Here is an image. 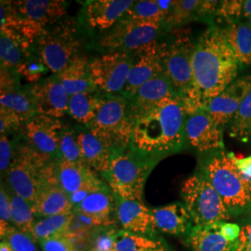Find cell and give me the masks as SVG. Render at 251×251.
<instances>
[{
	"label": "cell",
	"instance_id": "6da1fadb",
	"mask_svg": "<svg viewBox=\"0 0 251 251\" xmlns=\"http://www.w3.org/2000/svg\"><path fill=\"white\" fill-rule=\"evenodd\" d=\"M241 68L222 28L210 26L195 41L193 81L181 102L185 114L196 113L237 78Z\"/></svg>",
	"mask_w": 251,
	"mask_h": 251
},
{
	"label": "cell",
	"instance_id": "7a4b0ae2",
	"mask_svg": "<svg viewBox=\"0 0 251 251\" xmlns=\"http://www.w3.org/2000/svg\"><path fill=\"white\" fill-rule=\"evenodd\" d=\"M185 117L179 97L163 100L137 117L132 147L158 159L180 152L186 142Z\"/></svg>",
	"mask_w": 251,
	"mask_h": 251
},
{
	"label": "cell",
	"instance_id": "3957f363",
	"mask_svg": "<svg viewBox=\"0 0 251 251\" xmlns=\"http://www.w3.org/2000/svg\"><path fill=\"white\" fill-rule=\"evenodd\" d=\"M199 170L232 216L251 213V179L244 176L225 150L204 153Z\"/></svg>",
	"mask_w": 251,
	"mask_h": 251
},
{
	"label": "cell",
	"instance_id": "277c9868",
	"mask_svg": "<svg viewBox=\"0 0 251 251\" xmlns=\"http://www.w3.org/2000/svg\"><path fill=\"white\" fill-rule=\"evenodd\" d=\"M159 160L136 150L131 144L117 151L104 175L109 188L119 199L143 201L146 179Z\"/></svg>",
	"mask_w": 251,
	"mask_h": 251
},
{
	"label": "cell",
	"instance_id": "5b68a950",
	"mask_svg": "<svg viewBox=\"0 0 251 251\" xmlns=\"http://www.w3.org/2000/svg\"><path fill=\"white\" fill-rule=\"evenodd\" d=\"M82 44L75 23L61 20L45 28L33 47L48 70L58 75L81 55Z\"/></svg>",
	"mask_w": 251,
	"mask_h": 251
},
{
	"label": "cell",
	"instance_id": "8992f818",
	"mask_svg": "<svg viewBox=\"0 0 251 251\" xmlns=\"http://www.w3.org/2000/svg\"><path fill=\"white\" fill-rule=\"evenodd\" d=\"M180 195L196 226L226 223L231 218L223 199L199 171L182 182Z\"/></svg>",
	"mask_w": 251,
	"mask_h": 251
},
{
	"label": "cell",
	"instance_id": "52a82bcc",
	"mask_svg": "<svg viewBox=\"0 0 251 251\" xmlns=\"http://www.w3.org/2000/svg\"><path fill=\"white\" fill-rule=\"evenodd\" d=\"M135 124L136 118L128 100L107 96L97 117L87 127L117 152L131 144Z\"/></svg>",
	"mask_w": 251,
	"mask_h": 251
},
{
	"label": "cell",
	"instance_id": "ba28073f",
	"mask_svg": "<svg viewBox=\"0 0 251 251\" xmlns=\"http://www.w3.org/2000/svg\"><path fill=\"white\" fill-rule=\"evenodd\" d=\"M194 48L195 41L188 32L177 29L168 42L160 43L164 74L179 99L187 94L192 85Z\"/></svg>",
	"mask_w": 251,
	"mask_h": 251
},
{
	"label": "cell",
	"instance_id": "9c48e42d",
	"mask_svg": "<svg viewBox=\"0 0 251 251\" xmlns=\"http://www.w3.org/2000/svg\"><path fill=\"white\" fill-rule=\"evenodd\" d=\"M133 52H105L89 61L93 89L105 96H121L128 79Z\"/></svg>",
	"mask_w": 251,
	"mask_h": 251
},
{
	"label": "cell",
	"instance_id": "30bf717a",
	"mask_svg": "<svg viewBox=\"0 0 251 251\" xmlns=\"http://www.w3.org/2000/svg\"><path fill=\"white\" fill-rule=\"evenodd\" d=\"M163 24L121 19L115 26L101 34L98 43L106 52H134L157 40Z\"/></svg>",
	"mask_w": 251,
	"mask_h": 251
},
{
	"label": "cell",
	"instance_id": "8fae6325",
	"mask_svg": "<svg viewBox=\"0 0 251 251\" xmlns=\"http://www.w3.org/2000/svg\"><path fill=\"white\" fill-rule=\"evenodd\" d=\"M44 160L29 146L17 150L10 164L7 178L14 194L24 198L32 206L36 200L41 180Z\"/></svg>",
	"mask_w": 251,
	"mask_h": 251
},
{
	"label": "cell",
	"instance_id": "7c38bea8",
	"mask_svg": "<svg viewBox=\"0 0 251 251\" xmlns=\"http://www.w3.org/2000/svg\"><path fill=\"white\" fill-rule=\"evenodd\" d=\"M57 169L50 163L42 170L39 190L32 205L36 216L47 218L74 210L69 196L60 185Z\"/></svg>",
	"mask_w": 251,
	"mask_h": 251
},
{
	"label": "cell",
	"instance_id": "4fadbf2b",
	"mask_svg": "<svg viewBox=\"0 0 251 251\" xmlns=\"http://www.w3.org/2000/svg\"><path fill=\"white\" fill-rule=\"evenodd\" d=\"M164 74L160 42L154 40L133 52V62L121 97L131 99L148 81Z\"/></svg>",
	"mask_w": 251,
	"mask_h": 251
},
{
	"label": "cell",
	"instance_id": "5bb4252c",
	"mask_svg": "<svg viewBox=\"0 0 251 251\" xmlns=\"http://www.w3.org/2000/svg\"><path fill=\"white\" fill-rule=\"evenodd\" d=\"M28 145L36 152L46 164H50L59 154L60 134L63 130L58 118L37 114L25 126Z\"/></svg>",
	"mask_w": 251,
	"mask_h": 251
},
{
	"label": "cell",
	"instance_id": "9a60e30c",
	"mask_svg": "<svg viewBox=\"0 0 251 251\" xmlns=\"http://www.w3.org/2000/svg\"><path fill=\"white\" fill-rule=\"evenodd\" d=\"M185 140L201 153L225 150L224 128L219 126L204 110L186 115Z\"/></svg>",
	"mask_w": 251,
	"mask_h": 251
},
{
	"label": "cell",
	"instance_id": "2e32d148",
	"mask_svg": "<svg viewBox=\"0 0 251 251\" xmlns=\"http://www.w3.org/2000/svg\"><path fill=\"white\" fill-rule=\"evenodd\" d=\"M251 91V75L236 78L221 94L209 100L203 110L225 129Z\"/></svg>",
	"mask_w": 251,
	"mask_h": 251
},
{
	"label": "cell",
	"instance_id": "e0dca14e",
	"mask_svg": "<svg viewBox=\"0 0 251 251\" xmlns=\"http://www.w3.org/2000/svg\"><path fill=\"white\" fill-rule=\"evenodd\" d=\"M30 88L38 114L59 119L68 113L70 95L56 75L42 78Z\"/></svg>",
	"mask_w": 251,
	"mask_h": 251
},
{
	"label": "cell",
	"instance_id": "ac0fdd59",
	"mask_svg": "<svg viewBox=\"0 0 251 251\" xmlns=\"http://www.w3.org/2000/svg\"><path fill=\"white\" fill-rule=\"evenodd\" d=\"M133 2L132 0L88 1L85 9L86 22L91 29L103 34L117 25Z\"/></svg>",
	"mask_w": 251,
	"mask_h": 251
},
{
	"label": "cell",
	"instance_id": "d6986e66",
	"mask_svg": "<svg viewBox=\"0 0 251 251\" xmlns=\"http://www.w3.org/2000/svg\"><path fill=\"white\" fill-rule=\"evenodd\" d=\"M117 199V222L124 231L155 236L157 229L153 223L151 208L145 206L143 201Z\"/></svg>",
	"mask_w": 251,
	"mask_h": 251
},
{
	"label": "cell",
	"instance_id": "ffe728a7",
	"mask_svg": "<svg viewBox=\"0 0 251 251\" xmlns=\"http://www.w3.org/2000/svg\"><path fill=\"white\" fill-rule=\"evenodd\" d=\"M84 163L93 171L104 176L109 171L112 158L116 151L89 127H81L76 131Z\"/></svg>",
	"mask_w": 251,
	"mask_h": 251
},
{
	"label": "cell",
	"instance_id": "44dd1931",
	"mask_svg": "<svg viewBox=\"0 0 251 251\" xmlns=\"http://www.w3.org/2000/svg\"><path fill=\"white\" fill-rule=\"evenodd\" d=\"M20 16L45 29L63 20L66 15V3L60 0L12 1Z\"/></svg>",
	"mask_w": 251,
	"mask_h": 251
},
{
	"label": "cell",
	"instance_id": "7402d4cb",
	"mask_svg": "<svg viewBox=\"0 0 251 251\" xmlns=\"http://www.w3.org/2000/svg\"><path fill=\"white\" fill-rule=\"evenodd\" d=\"M155 228L171 235H187L194 223L183 203L176 202L168 206L151 208Z\"/></svg>",
	"mask_w": 251,
	"mask_h": 251
},
{
	"label": "cell",
	"instance_id": "603a6c76",
	"mask_svg": "<svg viewBox=\"0 0 251 251\" xmlns=\"http://www.w3.org/2000/svg\"><path fill=\"white\" fill-rule=\"evenodd\" d=\"M172 96H178L171 86V82L165 74L148 81L142 86L134 96L128 100L132 113L137 120V117L142 115L148 109L154 106L163 100ZM179 97V96H178Z\"/></svg>",
	"mask_w": 251,
	"mask_h": 251
},
{
	"label": "cell",
	"instance_id": "cb8c5ba5",
	"mask_svg": "<svg viewBox=\"0 0 251 251\" xmlns=\"http://www.w3.org/2000/svg\"><path fill=\"white\" fill-rule=\"evenodd\" d=\"M114 198L116 196L113 192L104 186L91 193L79 206L74 208V211L90 216L97 227L111 226L114 225L111 215L117 210Z\"/></svg>",
	"mask_w": 251,
	"mask_h": 251
},
{
	"label": "cell",
	"instance_id": "d4e9b609",
	"mask_svg": "<svg viewBox=\"0 0 251 251\" xmlns=\"http://www.w3.org/2000/svg\"><path fill=\"white\" fill-rule=\"evenodd\" d=\"M58 179L68 196L90 185L103 184L94 171L84 163H74L60 159L58 164Z\"/></svg>",
	"mask_w": 251,
	"mask_h": 251
},
{
	"label": "cell",
	"instance_id": "484cf974",
	"mask_svg": "<svg viewBox=\"0 0 251 251\" xmlns=\"http://www.w3.org/2000/svg\"><path fill=\"white\" fill-rule=\"evenodd\" d=\"M186 243L194 251H236V242L227 241L217 225L196 226L186 235Z\"/></svg>",
	"mask_w": 251,
	"mask_h": 251
},
{
	"label": "cell",
	"instance_id": "4316f807",
	"mask_svg": "<svg viewBox=\"0 0 251 251\" xmlns=\"http://www.w3.org/2000/svg\"><path fill=\"white\" fill-rule=\"evenodd\" d=\"M106 97L96 90L75 94L69 99L68 114L75 121L87 126L97 117Z\"/></svg>",
	"mask_w": 251,
	"mask_h": 251
},
{
	"label": "cell",
	"instance_id": "83f0119b",
	"mask_svg": "<svg viewBox=\"0 0 251 251\" xmlns=\"http://www.w3.org/2000/svg\"><path fill=\"white\" fill-rule=\"evenodd\" d=\"M56 75L70 96L77 93L95 90L90 82L89 60L86 58V56L79 55L63 72Z\"/></svg>",
	"mask_w": 251,
	"mask_h": 251
},
{
	"label": "cell",
	"instance_id": "f1b7e54d",
	"mask_svg": "<svg viewBox=\"0 0 251 251\" xmlns=\"http://www.w3.org/2000/svg\"><path fill=\"white\" fill-rule=\"evenodd\" d=\"M0 108L9 112L25 126L38 114L31 88L1 93Z\"/></svg>",
	"mask_w": 251,
	"mask_h": 251
},
{
	"label": "cell",
	"instance_id": "f546056e",
	"mask_svg": "<svg viewBox=\"0 0 251 251\" xmlns=\"http://www.w3.org/2000/svg\"><path fill=\"white\" fill-rule=\"evenodd\" d=\"M222 29L241 67L251 65V28L247 22H235Z\"/></svg>",
	"mask_w": 251,
	"mask_h": 251
},
{
	"label": "cell",
	"instance_id": "4dcf8cb0",
	"mask_svg": "<svg viewBox=\"0 0 251 251\" xmlns=\"http://www.w3.org/2000/svg\"><path fill=\"white\" fill-rule=\"evenodd\" d=\"M116 251H173L161 238L119 231Z\"/></svg>",
	"mask_w": 251,
	"mask_h": 251
},
{
	"label": "cell",
	"instance_id": "1f68e13d",
	"mask_svg": "<svg viewBox=\"0 0 251 251\" xmlns=\"http://www.w3.org/2000/svg\"><path fill=\"white\" fill-rule=\"evenodd\" d=\"M75 218L74 210L47 217L36 223L33 232V239L35 242H43L48 239L64 236L68 232L70 225Z\"/></svg>",
	"mask_w": 251,
	"mask_h": 251
},
{
	"label": "cell",
	"instance_id": "d6a6232c",
	"mask_svg": "<svg viewBox=\"0 0 251 251\" xmlns=\"http://www.w3.org/2000/svg\"><path fill=\"white\" fill-rule=\"evenodd\" d=\"M30 50H27L15 36L6 33L0 35V63L1 68L16 70L24 63Z\"/></svg>",
	"mask_w": 251,
	"mask_h": 251
},
{
	"label": "cell",
	"instance_id": "836d02e7",
	"mask_svg": "<svg viewBox=\"0 0 251 251\" xmlns=\"http://www.w3.org/2000/svg\"><path fill=\"white\" fill-rule=\"evenodd\" d=\"M202 1L180 0L175 1L171 13L165 19L163 26L175 29L193 20H200Z\"/></svg>",
	"mask_w": 251,
	"mask_h": 251
},
{
	"label": "cell",
	"instance_id": "e575fe53",
	"mask_svg": "<svg viewBox=\"0 0 251 251\" xmlns=\"http://www.w3.org/2000/svg\"><path fill=\"white\" fill-rule=\"evenodd\" d=\"M9 197L11 203L12 226L33 237V232L36 223L32 206L26 200L19 197L14 193L12 194V196L10 195Z\"/></svg>",
	"mask_w": 251,
	"mask_h": 251
},
{
	"label": "cell",
	"instance_id": "d590c367",
	"mask_svg": "<svg viewBox=\"0 0 251 251\" xmlns=\"http://www.w3.org/2000/svg\"><path fill=\"white\" fill-rule=\"evenodd\" d=\"M229 135L241 142L249 143L251 140V91L229 124Z\"/></svg>",
	"mask_w": 251,
	"mask_h": 251
},
{
	"label": "cell",
	"instance_id": "8d00e7d4",
	"mask_svg": "<svg viewBox=\"0 0 251 251\" xmlns=\"http://www.w3.org/2000/svg\"><path fill=\"white\" fill-rule=\"evenodd\" d=\"M122 18L137 22L163 24L166 17L156 0H140L133 2Z\"/></svg>",
	"mask_w": 251,
	"mask_h": 251
},
{
	"label": "cell",
	"instance_id": "74e56055",
	"mask_svg": "<svg viewBox=\"0 0 251 251\" xmlns=\"http://www.w3.org/2000/svg\"><path fill=\"white\" fill-rule=\"evenodd\" d=\"M59 155L61 156V159L66 161L84 163L75 130L63 129L61 131L59 143Z\"/></svg>",
	"mask_w": 251,
	"mask_h": 251
},
{
	"label": "cell",
	"instance_id": "f35d334b",
	"mask_svg": "<svg viewBox=\"0 0 251 251\" xmlns=\"http://www.w3.org/2000/svg\"><path fill=\"white\" fill-rule=\"evenodd\" d=\"M117 233L112 225L98 227L92 237L90 251H116Z\"/></svg>",
	"mask_w": 251,
	"mask_h": 251
},
{
	"label": "cell",
	"instance_id": "ab89813d",
	"mask_svg": "<svg viewBox=\"0 0 251 251\" xmlns=\"http://www.w3.org/2000/svg\"><path fill=\"white\" fill-rule=\"evenodd\" d=\"M15 71L20 75L25 76L27 80L36 83L42 79L43 75L49 70L45 64L38 58V56H36V54L31 56L30 54L26 60Z\"/></svg>",
	"mask_w": 251,
	"mask_h": 251
},
{
	"label": "cell",
	"instance_id": "60d3db41",
	"mask_svg": "<svg viewBox=\"0 0 251 251\" xmlns=\"http://www.w3.org/2000/svg\"><path fill=\"white\" fill-rule=\"evenodd\" d=\"M3 239L9 243L13 251H37L33 237L14 226L9 228Z\"/></svg>",
	"mask_w": 251,
	"mask_h": 251
},
{
	"label": "cell",
	"instance_id": "b9f144b4",
	"mask_svg": "<svg viewBox=\"0 0 251 251\" xmlns=\"http://www.w3.org/2000/svg\"><path fill=\"white\" fill-rule=\"evenodd\" d=\"M11 222V203L10 197L8 195L3 184L0 190V234L3 239L12 226Z\"/></svg>",
	"mask_w": 251,
	"mask_h": 251
},
{
	"label": "cell",
	"instance_id": "7bdbcfd3",
	"mask_svg": "<svg viewBox=\"0 0 251 251\" xmlns=\"http://www.w3.org/2000/svg\"><path fill=\"white\" fill-rule=\"evenodd\" d=\"M12 146L9 142L8 135L1 134L0 136V171L1 174L6 175L9 171L10 164L13 159Z\"/></svg>",
	"mask_w": 251,
	"mask_h": 251
},
{
	"label": "cell",
	"instance_id": "ee69618b",
	"mask_svg": "<svg viewBox=\"0 0 251 251\" xmlns=\"http://www.w3.org/2000/svg\"><path fill=\"white\" fill-rule=\"evenodd\" d=\"M40 245L43 251H82L66 236L48 239Z\"/></svg>",
	"mask_w": 251,
	"mask_h": 251
},
{
	"label": "cell",
	"instance_id": "f6af8a7d",
	"mask_svg": "<svg viewBox=\"0 0 251 251\" xmlns=\"http://www.w3.org/2000/svg\"><path fill=\"white\" fill-rule=\"evenodd\" d=\"M24 124L19 120L18 118L12 116L9 112L0 108V133L8 134L19 129Z\"/></svg>",
	"mask_w": 251,
	"mask_h": 251
},
{
	"label": "cell",
	"instance_id": "bcb514c9",
	"mask_svg": "<svg viewBox=\"0 0 251 251\" xmlns=\"http://www.w3.org/2000/svg\"><path fill=\"white\" fill-rule=\"evenodd\" d=\"M218 228L220 233H222V235L225 239L231 243H235L237 241L241 232V227L239 225L231 224L228 222L218 224Z\"/></svg>",
	"mask_w": 251,
	"mask_h": 251
},
{
	"label": "cell",
	"instance_id": "7dc6e473",
	"mask_svg": "<svg viewBox=\"0 0 251 251\" xmlns=\"http://www.w3.org/2000/svg\"><path fill=\"white\" fill-rule=\"evenodd\" d=\"M236 251H251V224L241 227V232L236 241Z\"/></svg>",
	"mask_w": 251,
	"mask_h": 251
},
{
	"label": "cell",
	"instance_id": "c3c4849f",
	"mask_svg": "<svg viewBox=\"0 0 251 251\" xmlns=\"http://www.w3.org/2000/svg\"><path fill=\"white\" fill-rule=\"evenodd\" d=\"M229 155L243 175L251 179V156L237 158L233 152H229Z\"/></svg>",
	"mask_w": 251,
	"mask_h": 251
},
{
	"label": "cell",
	"instance_id": "681fc988",
	"mask_svg": "<svg viewBox=\"0 0 251 251\" xmlns=\"http://www.w3.org/2000/svg\"><path fill=\"white\" fill-rule=\"evenodd\" d=\"M156 1H157V4L161 9L162 12L164 13L165 17L167 18V16L171 13V9L174 6L175 1H171V0H156Z\"/></svg>",
	"mask_w": 251,
	"mask_h": 251
},
{
	"label": "cell",
	"instance_id": "f907efd6",
	"mask_svg": "<svg viewBox=\"0 0 251 251\" xmlns=\"http://www.w3.org/2000/svg\"><path fill=\"white\" fill-rule=\"evenodd\" d=\"M251 18V0H244V19Z\"/></svg>",
	"mask_w": 251,
	"mask_h": 251
},
{
	"label": "cell",
	"instance_id": "816d5d0a",
	"mask_svg": "<svg viewBox=\"0 0 251 251\" xmlns=\"http://www.w3.org/2000/svg\"><path fill=\"white\" fill-rule=\"evenodd\" d=\"M0 251H13V250L10 247L9 243L7 242L6 240L2 239L0 243Z\"/></svg>",
	"mask_w": 251,
	"mask_h": 251
},
{
	"label": "cell",
	"instance_id": "f5cc1de1",
	"mask_svg": "<svg viewBox=\"0 0 251 251\" xmlns=\"http://www.w3.org/2000/svg\"><path fill=\"white\" fill-rule=\"evenodd\" d=\"M247 24H248V25L251 28V18L249 19V20L247 21Z\"/></svg>",
	"mask_w": 251,
	"mask_h": 251
}]
</instances>
